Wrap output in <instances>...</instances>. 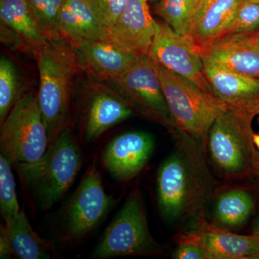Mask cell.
Masks as SVG:
<instances>
[{"instance_id":"6da1fadb","label":"cell","mask_w":259,"mask_h":259,"mask_svg":"<svg viewBox=\"0 0 259 259\" xmlns=\"http://www.w3.org/2000/svg\"><path fill=\"white\" fill-rule=\"evenodd\" d=\"M175 149L161 163L156 179L158 209L171 224L204 219L214 187L204 145L179 133Z\"/></svg>"},{"instance_id":"7a4b0ae2","label":"cell","mask_w":259,"mask_h":259,"mask_svg":"<svg viewBox=\"0 0 259 259\" xmlns=\"http://www.w3.org/2000/svg\"><path fill=\"white\" fill-rule=\"evenodd\" d=\"M33 52L39 73L37 102L51 144L69 127L73 81L80 68L74 49L65 40H51Z\"/></svg>"},{"instance_id":"3957f363","label":"cell","mask_w":259,"mask_h":259,"mask_svg":"<svg viewBox=\"0 0 259 259\" xmlns=\"http://www.w3.org/2000/svg\"><path fill=\"white\" fill-rule=\"evenodd\" d=\"M15 166L37 205L46 211L64 197L74 182L81 169V151L68 127L49 144L40 159Z\"/></svg>"},{"instance_id":"277c9868","label":"cell","mask_w":259,"mask_h":259,"mask_svg":"<svg viewBox=\"0 0 259 259\" xmlns=\"http://www.w3.org/2000/svg\"><path fill=\"white\" fill-rule=\"evenodd\" d=\"M254 116L226 108L214 121L206 146L213 166L227 180H239L259 171V152L253 141Z\"/></svg>"},{"instance_id":"5b68a950","label":"cell","mask_w":259,"mask_h":259,"mask_svg":"<svg viewBox=\"0 0 259 259\" xmlns=\"http://www.w3.org/2000/svg\"><path fill=\"white\" fill-rule=\"evenodd\" d=\"M156 64L177 132L197 140L205 146L211 126L226 107L190 80Z\"/></svg>"},{"instance_id":"8992f818","label":"cell","mask_w":259,"mask_h":259,"mask_svg":"<svg viewBox=\"0 0 259 259\" xmlns=\"http://www.w3.org/2000/svg\"><path fill=\"white\" fill-rule=\"evenodd\" d=\"M160 252L159 245L150 232L142 194L139 187H135L107 228L92 256H154L159 255Z\"/></svg>"},{"instance_id":"52a82bcc","label":"cell","mask_w":259,"mask_h":259,"mask_svg":"<svg viewBox=\"0 0 259 259\" xmlns=\"http://www.w3.org/2000/svg\"><path fill=\"white\" fill-rule=\"evenodd\" d=\"M49 144L37 94H23L1 124V153L15 166L40 159Z\"/></svg>"},{"instance_id":"ba28073f","label":"cell","mask_w":259,"mask_h":259,"mask_svg":"<svg viewBox=\"0 0 259 259\" xmlns=\"http://www.w3.org/2000/svg\"><path fill=\"white\" fill-rule=\"evenodd\" d=\"M107 84L117 90L141 117L177 131L162 89L156 63L149 56L139 58L127 71Z\"/></svg>"},{"instance_id":"9c48e42d","label":"cell","mask_w":259,"mask_h":259,"mask_svg":"<svg viewBox=\"0 0 259 259\" xmlns=\"http://www.w3.org/2000/svg\"><path fill=\"white\" fill-rule=\"evenodd\" d=\"M115 199L105 192L96 167L90 166L63 211L61 227L64 240L77 241L101 223Z\"/></svg>"},{"instance_id":"30bf717a","label":"cell","mask_w":259,"mask_h":259,"mask_svg":"<svg viewBox=\"0 0 259 259\" xmlns=\"http://www.w3.org/2000/svg\"><path fill=\"white\" fill-rule=\"evenodd\" d=\"M81 97V131L88 142H93L109 129L135 115L134 108L117 90L95 81Z\"/></svg>"},{"instance_id":"8fae6325","label":"cell","mask_w":259,"mask_h":259,"mask_svg":"<svg viewBox=\"0 0 259 259\" xmlns=\"http://www.w3.org/2000/svg\"><path fill=\"white\" fill-rule=\"evenodd\" d=\"M148 56L165 69L209 93L204 74L203 59L197 48L190 37L177 33L166 23H156Z\"/></svg>"},{"instance_id":"7c38bea8","label":"cell","mask_w":259,"mask_h":259,"mask_svg":"<svg viewBox=\"0 0 259 259\" xmlns=\"http://www.w3.org/2000/svg\"><path fill=\"white\" fill-rule=\"evenodd\" d=\"M209 93L226 108L252 116L259 113V78L203 60Z\"/></svg>"},{"instance_id":"4fadbf2b","label":"cell","mask_w":259,"mask_h":259,"mask_svg":"<svg viewBox=\"0 0 259 259\" xmlns=\"http://www.w3.org/2000/svg\"><path fill=\"white\" fill-rule=\"evenodd\" d=\"M176 241L201 247L208 259H251L259 250V236L236 234L204 218L197 221L194 229L177 235Z\"/></svg>"},{"instance_id":"5bb4252c","label":"cell","mask_w":259,"mask_h":259,"mask_svg":"<svg viewBox=\"0 0 259 259\" xmlns=\"http://www.w3.org/2000/svg\"><path fill=\"white\" fill-rule=\"evenodd\" d=\"M154 146V138L148 133H124L107 144L102 156L104 166L116 180H131L146 166Z\"/></svg>"},{"instance_id":"9a60e30c","label":"cell","mask_w":259,"mask_h":259,"mask_svg":"<svg viewBox=\"0 0 259 259\" xmlns=\"http://www.w3.org/2000/svg\"><path fill=\"white\" fill-rule=\"evenodd\" d=\"M156 23L148 0H129L122 14L108 30L113 44L142 57L148 55Z\"/></svg>"},{"instance_id":"2e32d148","label":"cell","mask_w":259,"mask_h":259,"mask_svg":"<svg viewBox=\"0 0 259 259\" xmlns=\"http://www.w3.org/2000/svg\"><path fill=\"white\" fill-rule=\"evenodd\" d=\"M71 47L80 70L100 82L118 77L141 58L111 42L88 41Z\"/></svg>"},{"instance_id":"e0dca14e","label":"cell","mask_w":259,"mask_h":259,"mask_svg":"<svg viewBox=\"0 0 259 259\" xmlns=\"http://www.w3.org/2000/svg\"><path fill=\"white\" fill-rule=\"evenodd\" d=\"M201 56L203 60L259 78V30L223 35L214 40Z\"/></svg>"},{"instance_id":"ac0fdd59","label":"cell","mask_w":259,"mask_h":259,"mask_svg":"<svg viewBox=\"0 0 259 259\" xmlns=\"http://www.w3.org/2000/svg\"><path fill=\"white\" fill-rule=\"evenodd\" d=\"M244 1L200 0L188 36L200 55L214 40L226 35Z\"/></svg>"},{"instance_id":"d6986e66","label":"cell","mask_w":259,"mask_h":259,"mask_svg":"<svg viewBox=\"0 0 259 259\" xmlns=\"http://www.w3.org/2000/svg\"><path fill=\"white\" fill-rule=\"evenodd\" d=\"M59 25L63 38L71 47L88 41L112 42L108 28L85 0H64Z\"/></svg>"},{"instance_id":"ffe728a7","label":"cell","mask_w":259,"mask_h":259,"mask_svg":"<svg viewBox=\"0 0 259 259\" xmlns=\"http://www.w3.org/2000/svg\"><path fill=\"white\" fill-rule=\"evenodd\" d=\"M0 20L23 42L36 50L51 41L46 35L26 0H0Z\"/></svg>"},{"instance_id":"44dd1931","label":"cell","mask_w":259,"mask_h":259,"mask_svg":"<svg viewBox=\"0 0 259 259\" xmlns=\"http://www.w3.org/2000/svg\"><path fill=\"white\" fill-rule=\"evenodd\" d=\"M14 254L22 259L51 258L54 252L51 242L42 239L32 229L23 210L5 221Z\"/></svg>"},{"instance_id":"7402d4cb","label":"cell","mask_w":259,"mask_h":259,"mask_svg":"<svg viewBox=\"0 0 259 259\" xmlns=\"http://www.w3.org/2000/svg\"><path fill=\"white\" fill-rule=\"evenodd\" d=\"M253 208L254 199L248 191H227L214 203L213 224L228 230L239 228L249 219Z\"/></svg>"},{"instance_id":"603a6c76","label":"cell","mask_w":259,"mask_h":259,"mask_svg":"<svg viewBox=\"0 0 259 259\" xmlns=\"http://www.w3.org/2000/svg\"><path fill=\"white\" fill-rule=\"evenodd\" d=\"M200 0H160L155 14L180 35L189 36L192 20Z\"/></svg>"},{"instance_id":"cb8c5ba5","label":"cell","mask_w":259,"mask_h":259,"mask_svg":"<svg viewBox=\"0 0 259 259\" xmlns=\"http://www.w3.org/2000/svg\"><path fill=\"white\" fill-rule=\"evenodd\" d=\"M21 80L16 66L9 58L0 59V122L3 123L15 103L23 94Z\"/></svg>"},{"instance_id":"d4e9b609","label":"cell","mask_w":259,"mask_h":259,"mask_svg":"<svg viewBox=\"0 0 259 259\" xmlns=\"http://www.w3.org/2000/svg\"><path fill=\"white\" fill-rule=\"evenodd\" d=\"M32 13L50 40H64L59 19L64 0H26Z\"/></svg>"},{"instance_id":"484cf974","label":"cell","mask_w":259,"mask_h":259,"mask_svg":"<svg viewBox=\"0 0 259 259\" xmlns=\"http://www.w3.org/2000/svg\"><path fill=\"white\" fill-rule=\"evenodd\" d=\"M11 161L3 153L0 154V211L5 221L18 214L19 205Z\"/></svg>"},{"instance_id":"4316f807","label":"cell","mask_w":259,"mask_h":259,"mask_svg":"<svg viewBox=\"0 0 259 259\" xmlns=\"http://www.w3.org/2000/svg\"><path fill=\"white\" fill-rule=\"evenodd\" d=\"M258 30L259 3L244 1L240 6L236 17L226 35L250 33Z\"/></svg>"},{"instance_id":"83f0119b","label":"cell","mask_w":259,"mask_h":259,"mask_svg":"<svg viewBox=\"0 0 259 259\" xmlns=\"http://www.w3.org/2000/svg\"><path fill=\"white\" fill-rule=\"evenodd\" d=\"M107 28L111 27L125 10L129 0H85Z\"/></svg>"},{"instance_id":"f1b7e54d","label":"cell","mask_w":259,"mask_h":259,"mask_svg":"<svg viewBox=\"0 0 259 259\" xmlns=\"http://www.w3.org/2000/svg\"><path fill=\"white\" fill-rule=\"evenodd\" d=\"M172 258L176 259H208L203 248L191 243H179Z\"/></svg>"},{"instance_id":"f546056e","label":"cell","mask_w":259,"mask_h":259,"mask_svg":"<svg viewBox=\"0 0 259 259\" xmlns=\"http://www.w3.org/2000/svg\"><path fill=\"white\" fill-rule=\"evenodd\" d=\"M1 41L10 47L16 48L21 44H25L18 34L3 23H1Z\"/></svg>"},{"instance_id":"4dcf8cb0","label":"cell","mask_w":259,"mask_h":259,"mask_svg":"<svg viewBox=\"0 0 259 259\" xmlns=\"http://www.w3.org/2000/svg\"><path fill=\"white\" fill-rule=\"evenodd\" d=\"M14 253L10 243L6 227L2 226L0 228V258H10Z\"/></svg>"},{"instance_id":"1f68e13d","label":"cell","mask_w":259,"mask_h":259,"mask_svg":"<svg viewBox=\"0 0 259 259\" xmlns=\"http://www.w3.org/2000/svg\"><path fill=\"white\" fill-rule=\"evenodd\" d=\"M253 143H254L255 147L258 148V151L259 152V134H253Z\"/></svg>"},{"instance_id":"d6a6232c","label":"cell","mask_w":259,"mask_h":259,"mask_svg":"<svg viewBox=\"0 0 259 259\" xmlns=\"http://www.w3.org/2000/svg\"><path fill=\"white\" fill-rule=\"evenodd\" d=\"M253 235L259 236V219L258 223H257L256 226L255 227L254 231H253Z\"/></svg>"},{"instance_id":"836d02e7","label":"cell","mask_w":259,"mask_h":259,"mask_svg":"<svg viewBox=\"0 0 259 259\" xmlns=\"http://www.w3.org/2000/svg\"><path fill=\"white\" fill-rule=\"evenodd\" d=\"M251 259H259V250L251 257Z\"/></svg>"},{"instance_id":"e575fe53","label":"cell","mask_w":259,"mask_h":259,"mask_svg":"<svg viewBox=\"0 0 259 259\" xmlns=\"http://www.w3.org/2000/svg\"><path fill=\"white\" fill-rule=\"evenodd\" d=\"M246 2H250V3H259V0H245Z\"/></svg>"},{"instance_id":"d590c367","label":"cell","mask_w":259,"mask_h":259,"mask_svg":"<svg viewBox=\"0 0 259 259\" xmlns=\"http://www.w3.org/2000/svg\"><path fill=\"white\" fill-rule=\"evenodd\" d=\"M150 1L151 2H153V3H158V2L160 1V0H150Z\"/></svg>"},{"instance_id":"8d00e7d4","label":"cell","mask_w":259,"mask_h":259,"mask_svg":"<svg viewBox=\"0 0 259 259\" xmlns=\"http://www.w3.org/2000/svg\"><path fill=\"white\" fill-rule=\"evenodd\" d=\"M257 175H258V177H259V171L258 172V174H257Z\"/></svg>"},{"instance_id":"74e56055","label":"cell","mask_w":259,"mask_h":259,"mask_svg":"<svg viewBox=\"0 0 259 259\" xmlns=\"http://www.w3.org/2000/svg\"><path fill=\"white\" fill-rule=\"evenodd\" d=\"M258 115H259V113H258Z\"/></svg>"}]
</instances>
